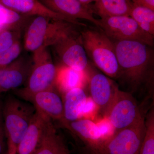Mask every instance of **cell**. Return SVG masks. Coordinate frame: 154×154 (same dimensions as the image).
Masks as SVG:
<instances>
[{
    "mask_svg": "<svg viewBox=\"0 0 154 154\" xmlns=\"http://www.w3.org/2000/svg\"><path fill=\"white\" fill-rule=\"evenodd\" d=\"M29 102L52 121H57L60 126L63 123V100L56 87L35 94Z\"/></svg>",
    "mask_w": 154,
    "mask_h": 154,
    "instance_id": "8fae6325",
    "label": "cell"
},
{
    "mask_svg": "<svg viewBox=\"0 0 154 154\" xmlns=\"http://www.w3.org/2000/svg\"><path fill=\"white\" fill-rule=\"evenodd\" d=\"M129 16L145 32L154 36V11L132 4Z\"/></svg>",
    "mask_w": 154,
    "mask_h": 154,
    "instance_id": "ffe728a7",
    "label": "cell"
},
{
    "mask_svg": "<svg viewBox=\"0 0 154 154\" xmlns=\"http://www.w3.org/2000/svg\"><path fill=\"white\" fill-rule=\"evenodd\" d=\"M46 8L55 13L71 19L88 20L100 28V20L96 19L93 11L78 0H38Z\"/></svg>",
    "mask_w": 154,
    "mask_h": 154,
    "instance_id": "9a60e30c",
    "label": "cell"
},
{
    "mask_svg": "<svg viewBox=\"0 0 154 154\" xmlns=\"http://www.w3.org/2000/svg\"><path fill=\"white\" fill-rule=\"evenodd\" d=\"M99 20L100 28L109 38L117 41L136 40L153 46L154 36L145 32L130 16L107 17Z\"/></svg>",
    "mask_w": 154,
    "mask_h": 154,
    "instance_id": "52a82bcc",
    "label": "cell"
},
{
    "mask_svg": "<svg viewBox=\"0 0 154 154\" xmlns=\"http://www.w3.org/2000/svg\"><path fill=\"white\" fill-rule=\"evenodd\" d=\"M135 5L148 8L154 11V0H130Z\"/></svg>",
    "mask_w": 154,
    "mask_h": 154,
    "instance_id": "83f0119b",
    "label": "cell"
},
{
    "mask_svg": "<svg viewBox=\"0 0 154 154\" xmlns=\"http://www.w3.org/2000/svg\"><path fill=\"white\" fill-rule=\"evenodd\" d=\"M90 97L103 117H106L119 89L113 80L106 75L94 73L88 78Z\"/></svg>",
    "mask_w": 154,
    "mask_h": 154,
    "instance_id": "30bf717a",
    "label": "cell"
},
{
    "mask_svg": "<svg viewBox=\"0 0 154 154\" xmlns=\"http://www.w3.org/2000/svg\"><path fill=\"white\" fill-rule=\"evenodd\" d=\"M32 67V63L17 58L0 69V93L15 91L25 85Z\"/></svg>",
    "mask_w": 154,
    "mask_h": 154,
    "instance_id": "4fadbf2b",
    "label": "cell"
},
{
    "mask_svg": "<svg viewBox=\"0 0 154 154\" xmlns=\"http://www.w3.org/2000/svg\"><path fill=\"white\" fill-rule=\"evenodd\" d=\"M79 2L82 3L83 5L85 6H88L90 3L92 2H96L97 0H78Z\"/></svg>",
    "mask_w": 154,
    "mask_h": 154,
    "instance_id": "f1b7e54d",
    "label": "cell"
},
{
    "mask_svg": "<svg viewBox=\"0 0 154 154\" xmlns=\"http://www.w3.org/2000/svg\"><path fill=\"white\" fill-rule=\"evenodd\" d=\"M31 17L18 14L0 4V29H21Z\"/></svg>",
    "mask_w": 154,
    "mask_h": 154,
    "instance_id": "44dd1931",
    "label": "cell"
},
{
    "mask_svg": "<svg viewBox=\"0 0 154 154\" xmlns=\"http://www.w3.org/2000/svg\"><path fill=\"white\" fill-rule=\"evenodd\" d=\"M119 67V76L133 91L145 88L149 97L153 96L152 54L149 45L136 40H119L114 44Z\"/></svg>",
    "mask_w": 154,
    "mask_h": 154,
    "instance_id": "6da1fadb",
    "label": "cell"
},
{
    "mask_svg": "<svg viewBox=\"0 0 154 154\" xmlns=\"http://www.w3.org/2000/svg\"><path fill=\"white\" fill-rule=\"evenodd\" d=\"M145 115L132 125L116 131L105 143V154H140L145 134Z\"/></svg>",
    "mask_w": 154,
    "mask_h": 154,
    "instance_id": "8992f818",
    "label": "cell"
},
{
    "mask_svg": "<svg viewBox=\"0 0 154 154\" xmlns=\"http://www.w3.org/2000/svg\"><path fill=\"white\" fill-rule=\"evenodd\" d=\"M105 144L110 138L112 137L116 131L107 117H103L99 122L96 123Z\"/></svg>",
    "mask_w": 154,
    "mask_h": 154,
    "instance_id": "d4e9b609",
    "label": "cell"
},
{
    "mask_svg": "<svg viewBox=\"0 0 154 154\" xmlns=\"http://www.w3.org/2000/svg\"><path fill=\"white\" fill-rule=\"evenodd\" d=\"M146 132L140 154H154V108L149 109L145 115Z\"/></svg>",
    "mask_w": 154,
    "mask_h": 154,
    "instance_id": "7402d4cb",
    "label": "cell"
},
{
    "mask_svg": "<svg viewBox=\"0 0 154 154\" xmlns=\"http://www.w3.org/2000/svg\"><path fill=\"white\" fill-rule=\"evenodd\" d=\"M97 106L91 97H88L82 111V117L85 115H90L96 110Z\"/></svg>",
    "mask_w": 154,
    "mask_h": 154,
    "instance_id": "4316f807",
    "label": "cell"
},
{
    "mask_svg": "<svg viewBox=\"0 0 154 154\" xmlns=\"http://www.w3.org/2000/svg\"><path fill=\"white\" fill-rule=\"evenodd\" d=\"M21 29H0V52L9 49L19 38Z\"/></svg>",
    "mask_w": 154,
    "mask_h": 154,
    "instance_id": "603a6c76",
    "label": "cell"
},
{
    "mask_svg": "<svg viewBox=\"0 0 154 154\" xmlns=\"http://www.w3.org/2000/svg\"><path fill=\"white\" fill-rule=\"evenodd\" d=\"M84 48L98 68L107 76H119V67L116 55L115 45L104 32L87 29L81 33Z\"/></svg>",
    "mask_w": 154,
    "mask_h": 154,
    "instance_id": "5b68a950",
    "label": "cell"
},
{
    "mask_svg": "<svg viewBox=\"0 0 154 154\" xmlns=\"http://www.w3.org/2000/svg\"><path fill=\"white\" fill-rule=\"evenodd\" d=\"M21 52V45L18 41L9 49L0 52V69L8 65L19 57Z\"/></svg>",
    "mask_w": 154,
    "mask_h": 154,
    "instance_id": "cb8c5ba5",
    "label": "cell"
},
{
    "mask_svg": "<svg viewBox=\"0 0 154 154\" xmlns=\"http://www.w3.org/2000/svg\"><path fill=\"white\" fill-rule=\"evenodd\" d=\"M2 116L7 143V154H16L22 140L36 112L34 105L14 95L2 100Z\"/></svg>",
    "mask_w": 154,
    "mask_h": 154,
    "instance_id": "7a4b0ae2",
    "label": "cell"
},
{
    "mask_svg": "<svg viewBox=\"0 0 154 154\" xmlns=\"http://www.w3.org/2000/svg\"><path fill=\"white\" fill-rule=\"evenodd\" d=\"M50 119L36 110L22 140L18 144L16 154H34L40 145Z\"/></svg>",
    "mask_w": 154,
    "mask_h": 154,
    "instance_id": "5bb4252c",
    "label": "cell"
},
{
    "mask_svg": "<svg viewBox=\"0 0 154 154\" xmlns=\"http://www.w3.org/2000/svg\"><path fill=\"white\" fill-rule=\"evenodd\" d=\"M144 115L132 94L119 90L105 117L116 131L132 125Z\"/></svg>",
    "mask_w": 154,
    "mask_h": 154,
    "instance_id": "ba28073f",
    "label": "cell"
},
{
    "mask_svg": "<svg viewBox=\"0 0 154 154\" xmlns=\"http://www.w3.org/2000/svg\"><path fill=\"white\" fill-rule=\"evenodd\" d=\"M76 25L42 16L32 17L24 36V47L34 52L49 48L62 38L77 32Z\"/></svg>",
    "mask_w": 154,
    "mask_h": 154,
    "instance_id": "3957f363",
    "label": "cell"
},
{
    "mask_svg": "<svg viewBox=\"0 0 154 154\" xmlns=\"http://www.w3.org/2000/svg\"><path fill=\"white\" fill-rule=\"evenodd\" d=\"M57 67L55 87L62 96L72 89L84 88L87 82V73L78 71L63 65Z\"/></svg>",
    "mask_w": 154,
    "mask_h": 154,
    "instance_id": "e0dca14e",
    "label": "cell"
},
{
    "mask_svg": "<svg viewBox=\"0 0 154 154\" xmlns=\"http://www.w3.org/2000/svg\"><path fill=\"white\" fill-rule=\"evenodd\" d=\"M2 100L0 98V154H7V143L3 122Z\"/></svg>",
    "mask_w": 154,
    "mask_h": 154,
    "instance_id": "484cf974",
    "label": "cell"
},
{
    "mask_svg": "<svg viewBox=\"0 0 154 154\" xmlns=\"http://www.w3.org/2000/svg\"><path fill=\"white\" fill-rule=\"evenodd\" d=\"M34 154H70L63 138L58 133L52 121L49 122L41 143Z\"/></svg>",
    "mask_w": 154,
    "mask_h": 154,
    "instance_id": "ac0fdd59",
    "label": "cell"
},
{
    "mask_svg": "<svg viewBox=\"0 0 154 154\" xmlns=\"http://www.w3.org/2000/svg\"><path fill=\"white\" fill-rule=\"evenodd\" d=\"M64 121L61 127L82 118L83 108L88 98L84 88L72 89L62 96Z\"/></svg>",
    "mask_w": 154,
    "mask_h": 154,
    "instance_id": "2e32d148",
    "label": "cell"
},
{
    "mask_svg": "<svg viewBox=\"0 0 154 154\" xmlns=\"http://www.w3.org/2000/svg\"><path fill=\"white\" fill-rule=\"evenodd\" d=\"M132 6L130 0H97L92 11L100 16L101 19L129 16Z\"/></svg>",
    "mask_w": 154,
    "mask_h": 154,
    "instance_id": "d6986e66",
    "label": "cell"
},
{
    "mask_svg": "<svg viewBox=\"0 0 154 154\" xmlns=\"http://www.w3.org/2000/svg\"><path fill=\"white\" fill-rule=\"evenodd\" d=\"M48 48L33 53L32 69L27 82L23 88L14 91L17 97L29 102L35 94L55 87L57 67Z\"/></svg>",
    "mask_w": 154,
    "mask_h": 154,
    "instance_id": "277c9868",
    "label": "cell"
},
{
    "mask_svg": "<svg viewBox=\"0 0 154 154\" xmlns=\"http://www.w3.org/2000/svg\"><path fill=\"white\" fill-rule=\"evenodd\" d=\"M0 4L6 8L25 16H42L52 19L63 20L77 26L87 25L76 19L69 18L51 11L38 0H0Z\"/></svg>",
    "mask_w": 154,
    "mask_h": 154,
    "instance_id": "7c38bea8",
    "label": "cell"
},
{
    "mask_svg": "<svg viewBox=\"0 0 154 154\" xmlns=\"http://www.w3.org/2000/svg\"><path fill=\"white\" fill-rule=\"evenodd\" d=\"M52 47L60 59L62 65L86 72L88 67V56L83 46L81 34L76 32L65 36Z\"/></svg>",
    "mask_w": 154,
    "mask_h": 154,
    "instance_id": "9c48e42d",
    "label": "cell"
}]
</instances>
